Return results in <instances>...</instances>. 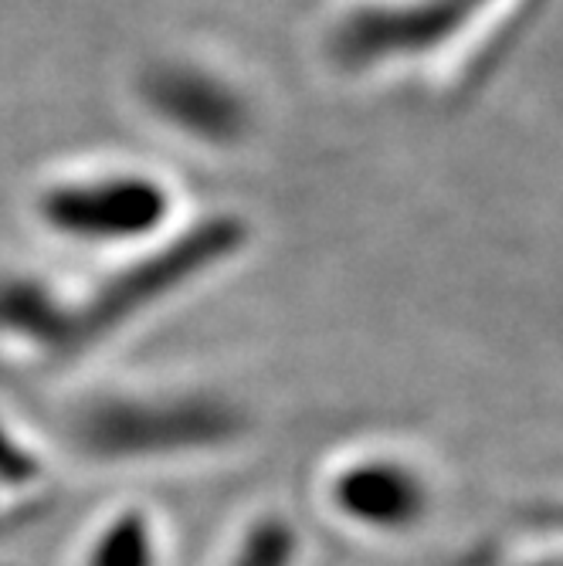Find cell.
Returning a JSON list of instances; mask_svg holds the SVG:
<instances>
[{
  "mask_svg": "<svg viewBox=\"0 0 563 566\" xmlns=\"http://www.w3.org/2000/svg\"><path fill=\"white\" fill-rule=\"evenodd\" d=\"M238 410L221 397L177 390H116L88 397L69 418V438L88 465H160L208 458L241 438Z\"/></svg>",
  "mask_w": 563,
  "mask_h": 566,
  "instance_id": "6da1fadb",
  "label": "cell"
},
{
  "mask_svg": "<svg viewBox=\"0 0 563 566\" xmlns=\"http://www.w3.org/2000/svg\"><path fill=\"white\" fill-rule=\"evenodd\" d=\"M438 495L431 461L397 441L350 444L316 479V502L326 520L361 539L418 536L435 520Z\"/></svg>",
  "mask_w": 563,
  "mask_h": 566,
  "instance_id": "7a4b0ae2",
  "label": "cell"
},
{
  "mask_svg": "<svg viewBox=\"0 0 563 566\" xmlns=\"http://www.w3.org/2000/svg\"><path fill=\"white\" fill-rule=\"evenodd\" d=\"M174 211L160 177L143 170H85L41 187L34 214L44 231L79 248H126L157 238Z\"/></svg>",
  "mask_w": 563,
  "mask_h": 566,
  "instance_id": "3957f363",
  "label": "cell"
},
{
  "mask_svg": "<svg viewBox=\"0 0 563 566\" xmlns=\"http://www.w3.org/2000/svg\"><path fill=\"white\" fill-rule=\"evenodd\" d=\"M72 566H170V533L146 502H119L82 530Z\"/></svg>",
  "mask_w": 563,
  "mask_h": 566,
  "instance_id": "277c9868",
  "label": "cell"
},
{
  "mask_svg": "<svg viewBox=\"0 0 563 566\" xmlns=\"http://www.w3.org/2000/svg\"><path fill=\"white\" fill-rule=\"evenodd\" d=\"M146 95L153 98V109L200 139H234L244 126L241 98L225 82L190 65L164 69L149 82Z\"/></svg>",
  "mask_w": 563,
  "mask_h": 566,
  "instance_id": "5b68a950",
  "label": "cell"
},
{
  "mask_svg": "<svg viewBox=\"0 0 563 566\" xmlns=\"http://www.w3.org/2000/svg\"><path fill=\"white\" fill-rule=\"evenodd\" d=\"M295 563H299V533L282 516H275V512L244 523V530L234 533L231 546L218 559V566H295Z\"/></svg>",
  "mask_w": 563,
  "mask_h": 566,
  "instance_id": "8992f818",
  "label": "cell"
}]
</instances>
